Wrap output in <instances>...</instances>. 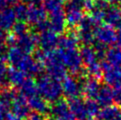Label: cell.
<instances>
[{"instance_id":"cell-1","label":"cell","mask_w":121,"mask_h":120,"mask_svg":"<svg viewBox=\"0 0 121 120\" xmlns=\"http://www.w3.org/2000/svg\"><path fill=\"white\" fill-rule=\"evenodd\" d=\"M38 92L45 100L49 102L58 101L60 95L62 94V85L59 81L53 79L49 75H43L39 77L37 81Z\"/></svg>"},{"instance_id":"cell-2","label":"cell","mask_w":121,"mask_h":120,"mask_svg":"<svg viewBox=\"0 0 121 120\" xmlns=\"http://www.w3.org/2000/svg\"><path fill=\"white\" fill-rule=\"evenodd\" d=\"M43 64L46 67L48 75L53 79L59 81L63 80L66 77V67L60 60L57 50L45 51V58Z\"/></svg>"},{"instance_id":"cell-3","label":"cell","mask_w":121,"mask_h":120,"mask_svg":"<svg viewBox=\"0 0 121 120\" xmlns=\"http://www.w3.org/2000/svg\"><path fill=\"white\" fill-rule=\"evenodd\" d=\"M60 60L64 64V66L68 68L69 71L73 74L80 73L82 59L80 56V52L77 49H71V50H57Z\"/></svg>"},{"instance_id":"cell-4","label":"cell","mask_w":121,"mask_h":120,"mask_svg":"<svg viewBox=\"0 0 121 120\" xmlns=\"http://www.w3.org/2000/svg\"><path fill=\"white\" fill-rule=\"evenodd\" d=\"M102 71L104 72V80L108 86L121 87V67L111 66L106 60L101 64Z\"/></svg>"},{"instance_id":"cell-5","label":"cell","mask_w":121,"mask_h":120,"mask_svg":"<svg viewBox=\"0 0 121 120\" xmlns=\"http://www.w3.org/2000/svg\"><path fill=\"white\" fill-rule=\"evenodd\" d=\"M94 37L97 39V42L102 43L104 45L113 44L117 41V33H116L112 26H109L107 24L98 25L94 28Z\"/></svg>"},{"instance_id":"cell-6","label":"cell","mask_w":121,"mask_h":120,"mask_svg":"<svg viewBox=\"0 0 121 120\" xmlns=\"http://www.w3.org/2000/svg\"><path fill=\"white\" fill-rule=\"evenodd\" d=\"M36 45H39V36L36 34L25 33L21 36H16V44L23 52L30 53L35 49Z\"/></svg>"},{"instance_id":"cell-7","label":"cell","mask_w":121,"mask_h":120,"mask_svg":"<svg viewBox=\"0 0 121 120\" xmlns=\"http://www.w3.org/2000/svg\"><path fill=\"white\" fill-rule=\"evenodd\" d=\"M12 113L16 115L20 119L26 118L29 116V106L26 102V97L23 96L22 94H16L14 98V101L12 103Z\"/></svg>"},{"instance_id":"cell-8","label":"cell","mask_w":121,"mask_h":120,"mask_svg":"<svg viewBox=\"0 0 121 120\" xmlns=\"http://www.w3.org/2000/svg\"><path fill=\"white\" fill-rule=\"evenodd\" d=\"M65 22H66V17H65V12H64L63 9L50 13V18H49L50 30L53 31L54 33L57 34L62 32L64 30V27H65Z\"/></svg>"},{"instance_id":"cell-9","label":"cell","mask_w":121,"mask_h":120,"mask_svg":"<svg viewBox=\"0 0 121 120\" xmlns=\"http://www.w3.org/2000/svg\"><path fill=\"white\" fill-rule=\"evenodd\" d=\"M68 107L70 112L74 115V117L78 120H86L88 117V114L86 112L85 103L82 101L79 97L71 98L69 99Z\"/></svg>"},{"instance_id":"cell-10","label":"cell","mask_w":121,"mask_h":120,"mask_svg":"<svg viewBox=\"0 0 121 120\" xmlns=\"http://www.w3.org/2000/svg\"><path fill=\"white\" fill-rule=\"evenodd\" d=\"M46 10L44 7L39 5H30L27 9L26 20L31 24H37L41 21L46 20Z\"/></svg>"},{"instance_id":"cell-11","label":"cell","mask_w":121,"mask_h":120,"mask_svg":"<svg viewBox=\"0 0 121 120\" xmlns=\"http://www.w3.org/2000/svg\"><path fill=\"white\" fill-rule=\"evenodd\" d=\"M16 15L12 8H4L0 12V29L7 31L16 23Z\"/></svg>"},{"instance_id":"cell-12","label":"cell","mask_w":121,"mask_h":120,"mask_svg":"<svg viewBox=\"0 0 121 120\" xmlns=\"http://www.w3.org/2000/svg\"><path fill=\"white\" fill-rule=\"evenodd\" d=\"M58 44V38L56 33L51 30H47L40 34L39 36V45L45 51L53 50V48Z\"/></svg>"},{"instance_id":"cell-13","label":"cell","mask_w":121,"mask_h":120,"mask_svg":"<svg viewBox=\"0 0 121 120\" xmlns=\"http://www.w3.org/2000/svg\"><path fill=\"white\" fill-rule=\"evenodd\" d=\"M99 88L100 86H99L98 81L92 77V78H87L83 81L81 90L88 99H96Z\"/></svg>"},{"instance_id":"cell-14","label":"cell","mask_w":121,"mask_h":120,"mask_svg":"<svg viewBox=\"0 0 121 120\" xmlns=\"http://www.w3.org/2000/svg\"><path fill=\"white\" fill-rule=\"evenodd\" d=\"M62 91L64 95H66L69 99L78 97L80 92V87L77 81L71 77H65L62 82Z\"/></svg>"},{"instance_id":"cell-15","label":"cell","mask_w":121,"mask_h":120,"mask_svg":"<svg viewBox=\"0 0 121 120\" xmlns=\"http://www.w3.org/2000/svg\"><path fill=\"white\" fill-rule=\"evenodd\" d=\"M96 99H97L99 106H104V107L111 106L112 102L114 101L113 100V90L108 85L101 86L99 88Z\"/></svg>"},{"instance_id":"cell-16","label":"cell","mask_w":121,"mask_h":120,"mask_svg":"<svg viewBox=\"0 0 121 120\" xmlns=\"http://www.w3.org/2000/svg\"><path fill=\"white\" fill-rule=\"evenodd\" d=\"M98 116L100 120H121V110L117 106L111 105L99 111Z\"/></svg>"},{"instance_id":"cell-17","label":"cell","mask_w":121,"mask_h":120,"mask_svg":"<svg viewBox=\"0 0 121 120\" xmlns=\"http://www.w3.org/2000/svg\"><path fill=\"white\" fill-rule=\"evenodd\" d=\"M104 21L109 26H117L121 21V9L119 7H109L105 11Z\"/></svg>"},{"instance_id":"cell-18","label":"cell","mask_w":121,"mask_h":120,"mask_svg":"<svg viewBox=\"0 0 121 120\" xmlns=\"http://www.w3.org/2000/svg\"><path fill=\"white\" fill-rule=\"evenodd\" d=\"M28 106H29V108H31L34 111V112L39 113V114L40 113H45V112H47V110L49 109L46 101L43 99L42 97H39L37 95L29 98Z\"/></svg>"},{"instance_id":"cell-19","label":"cell","mask_w":121,"mask_h":120,"mask_svg":"<svg viewBox=\"0 0 121 120\" xmlns=\"http://www.w3.org/2000/svg\"><path fill=\"white\" fill-rule=\"evenodd\" d=\"M20 86H21L20 87L21 94L25 97L31 98L33 96H35L37 94V92H38L37 83L33 79L29 78V77H27V78L24 80V82L21 84Z\"/></svg>"},{"instance_id":"cell-20","label":"cell","mask_w":121,"mask_h":120,"mask_svg":"<svg viewBox=\"0 0 121 120\" xmlns=\"http://www.w3.org/2000/svg\"><path fill=\"white\" fill-rule=\"evenodd\" d=\"M7 78L11 84L15 85V86H20L27 77L25 72L17 69V68H10L7 70Z\"/></svg>"},{"instance_id":"cell-21","label":"cell","mask_w":121,"mask_h":120,"mask_svg":"<svg viewBox=\"0 0 121 120\" xmlns=\"http://www.w3.org/2000/svg\"><path fill=\"white\" fill-rule=\"evenodd\" d=\"M16 93L13 90L5 89L0 92V108L4 111H7L12 106V103L14 101Z\"/></svg>"},{"instance_id":"cell-22","label":"cell","mask_w":121,"mask_h":120,"mask_svg":"<svg viewBox=\"0 0 121 120\" xmlns=\"http://www.w3.org/2000/svg\"><path fill=\"white\" fill-rule=\"evenodd\" d=\"M78 42H79L78 36H76L75 34H69V35L60 38L58 40V45L60 49L62 50H71V49H76Z\"/></svg>"},{"instance_id":"cell-23","label":"cell","mask_w":121,"mask_h":120,"mask_svg":"<svg viewBox=\"0 0 121 120\" xmlns=\"http://www.w3.org/2000/svg\"><path fill=\"white\" fill-rule=\"evenodd\" d=\"M79 52H80L82 62L84 64H86L87 66L91 65V64H93L95 62H97L96 61L97 55H96V52H95L94 48H91V47L86 45L84 47H82Z\"/></svg>"},{"instance_id":"cell-24","label":"cell","mask_w":121,"mask_h":120,"mask_svg":"<svg viewBox=\"0 0 121 120\" xmlns=\"http://www.w3.org/2000/svg\"><path fill=\"white\" fill-rule=\"evenodd\" d=\"M24 55H25V53L20 48H18L17 46H12L8 49L7 59H8V61H9V63H11L12 65L16 67L19 64V62L22 60Z\"/></svg>"},{"instance_id":"cell-25","label":"cell","mask_w":121,"mask_h":120,"mask_svg":"<svg viewBox=\"0 0 121 120\" xmlns=\"http://www.w3.org/2000/svg\"><path fill=\"white\" fill-rule=\"evenodd\" d=\"M106 61L111 66L121 65V50L120 48H111L106 53Z\"/></svg>"},{"instance_id":"cell-26","label":"cell","mask_w":121,"mask_h":120,"mask_svg":"<svg viewBox=\"0 0 121 120\" xmlns=\"http://www.w3.org/2000/svg\"><path fill=\"white\" fill-rule=\"evenodd\" d=\"M68 112H69L68 103H66V102H64L62 100H58L54 102L53 106L51 107V113L57 118L63 116V115H65Z\"/></svg>"},{"instance_id":"cell-27","label":"cell","mask_w":121,"mask_h":120,"mask_svg":"<svg viewBox=\"0 0 121 120\" xmlns=\"http://www.w3.org/2000/svg\"><path fill=\"white\" fill-rule=\"evenodd\" d=\"M66 12H67L65 15L66 22L68 23V25H70V26H74L76 24H79L84 17L82 11L71 10V11H66Z\"/></svg>"},{"instance_id":"cell-28","label":"cell","mask_w":121,"mask_h":120,"mask_svg":"<svg viewBox=\"0 0 121 120\" xmlns=\"http://www.w3.org/2000/svg\"><path fill=\"white\" fill-rule=\"evenodd\" d=\"M43 7L45 10L52 13L57 10L63 9V0H44Z\"/></svg>"},{"instance_id":"cell-29","label":"cell","mask_w":121,"mask_h":120,"mask_svg":"<svg viewBox=\"0 0 121 120\" xmlns=\"http://www.w3.org/2000/svg\"><path fill=\"white\" fill-rule=\"evenodd\" d=\"M85 108L88 116H95L99 114V104L95 99H87L85 102Z\"/></svg>"},{"instance_id":"cell-30","label":"cell","mask_w":121,"mask_h":120,"mask_svg":"<svg viewBox=\"0 0 121 120\" xmlns=\"http://www.w3.org/2000/svg\"><path fill=\"white\" fill-rule=\"evenodd\" d=\"M27 9L28 8L22 3H18L16 4L14 7V12L16 15V18L19 19L20 21H24L27 18Z\"/></svg>"},{"instance_id":"cell-31","label":"cell","mask_w":121,"mask_h":120,"mask_svg":"<svg viewBox=\"0 0 121 120\" xmlns=\"http://www.w3.org/2000/svg\"><path fill=\"white\" fill-rule=\"evenodd\" d=\"M84 8V0H70L66 4V11L78 10L82 11Z\"/></svg>"},{"instance_id":"cell-32","label":"cell","mask_w":121,"mask_h":120,"mask_svg":"<svg viewBox=\"0 0 121 120\" xmlns=\"http://www.w3.org/2000/svg\"><path fill=\"white\" fill-rule=\"evenodd\" d=\"M12 30L14 32V35L15 36H21L23 34L26 33L27 31V24L24 22V21H19L13 25L12 27Z\"/></svg>"},{"instance_id":"cell-33","label":"cell","mask_w":121,"mask_h":120,"mask_svg":"<svg viewBox=\"0 0 121 120\" xmlns=\"http://www.w3.org/2000/svg\"><path fill=\"white\" fill-rule=\"evenodd\" d=\"M87 70H88V73L90 75L93 76V78H98V77H100L101 74H102V68H101V65L100 64H98L97 62H95L91 65L87 66Z\"/></svg>"},{"instance_id":"cell-34","label":"cell","mask_w":121,"mask_h":120,"mask_svg":"<svg viewBox=\"0 0 121 120\" xmlns=\"http://www.w3.org/2000/svg\"><path fill=\"white\" fill-rule=\"evenodd\" d=\"M113 100L121 105V87H117L113 90Z\"/></svg>"},{"instance_id":"cell-35","label":"cell","mask_w":121,"mask_h":120,"mask_svg":"<svg viewBox=\"0 0 121 120\" xmlns=\"http://www.w3.org/2000/svg\"><path fill=\"white\" fill-rule=\"evenodd\" d=\"M95 3L94 0H84V8L87 10H93L95 8Z\"/></svg>"},{"instance_id":"cell-36","label":"cell","mask_w":121,"mask_h":120,"mask_svg":"<svg viewBox=\"0 0 121 120\" xmlns=\"http://www.w3.org/2000/svg\"><path fill=\"white\" fill-rule=\"evenodd\" d=\"M7 52H8V49L6 48V46L3 43H0V58H3L5 56L7 57Z\"/></svg>"},{"instance_id":"cell-37","label":"cell","mask_w":121,"mask_h":120,"mask_svg":"<svg viewBox=\"0 0 121 120\" xmlns=\"http://www.w3.org/2000/svg\"><path fill=\"white\" fill-rule=\"evenodd\" d=\"M58 120H76V118L74 117V115H73L70 111H69L68 113H66L65 115H63V116L59 117Z\"/></svg>"},{"instance_id":"cell-38","label":"cell","mask_w":121,"mask_h":120,"mask_svg":"<svg viewBox=\"0 0 121 120\" xmlns=\"http://www.w3.org/2000/svg\"><path fill=\"white\" fill-rule=\"evenodd\" d=\"M28 120H44L43 117L39 113H36V112H33L32 114H29L28 116Z\"/></svg>"},{"instance_id":"cell-39","label":"cell","mask_w":121,"mask_h":120,"mask_svg":"<svg viewBox=\"0 0 121 120\" xmlns=\"http://www.w3.org/2000/svg\"><path fill=\"white\" fill-rule=\"evenodd\" d=\"M5 120H22L20 119L19 117H17L16 115H14L12 112H8L5 116Z\"/></svg>"},{"instance_id":"cell-40","label":"cell","mask_w":121,"mask_h":120,"mask_svg":"<svg viewBox=\"0 0 121 120\" xmlns=\"http://www.w3.org/2000/svg\"><path fill=\"white\" fill-rule=\"evenodd\" d=\"M6 71H7L6 65L3 63V61H1V60H0V76L4 75V73H5Z\"/></svg>"},{"instance_id":"cell-41","label":"cell","mask_w":121,"mask_h":120,"mask_svg":"<svg viewBox=\"0 0 121 120\" xmlns=\"http://www.w3.org/2000/svg\"><path fill=\"white\" fill-rule=\"evenodd\" d=\"M27 1L29 2L30 5H38L41 2V0H27Z\"/></svg>"},{"instance_id":"cell-42","label":"cell","mask_w":121,"mask_h":120,"mask_svg":"<svg viewBox=\"0 0 121 120\" xmlns=\"http://www.w3.org/2000/svg\"><path fill=\"white\" fill-rule=\"evenodd\" d=\"M6 111H4L3 109L0 108V120H4L5 119V116H6Z\"/></svg>"},{"instance_id":"cell-43","label":"cell","mask_w":121,"mask_h":120,"mask_svg":"<svg viewBox=\"0 0 121 120\" xmlns=\"http://www.w3.org/2000/svg\"><path fill=\"white\" fill-rule=\"evenodd\" d=\"M7 3H8V0H0V8H5Z\"/></svg>"},{"instance_id":"cell-44","label":"cell","mask_w":121,"mask_h":120,"mask_svg":"<svg viewBox=\"0 0 121 120\" xmlns=\"http://www.w3.org/2000/svg\"><path fill=\"white\" fill-rule=\"evenodd\" d=\"M116 27H117V29H118L117 36H120V37H121V21H120V22H119V24H118V25H117V26H116Z\"/></svg>"},{"instance_id":"cell-45","label":"cell","mask_w":121,"mask_h":120,"mask_svg":"<svg viewBox=\"0 0 121 120\" xmlns=\"http://www.w3.org/2000/svg\"><path fill=\"white\" fill-rule=\"evenodd\" d=\"M19 1H21V0H8V2H11V3H16Z\"/></svg>"},{"instance_id":"cell-46","label":"cell","mask_w":121,"mask_h":120,"mask_svg":"<svg viewBox=\"0 0 121 120\" xmlns=\"http://www.w3.org/2000/svg\"><path fill=\"white\" fill-rule=\"evenodd\" d=\"M113 1H117V2H121V0H113Z\"/></svg>"},{"instance_id":"cell-47","label":"cell","mask_w":121,"mask_h":120,"mask_svg":"<svg viewBox=\"0 0 121 120\" xmlns=\"http://www.w3.org/2000/svg\"><path fill=\"white\" fill-rule=\"evenodd\" d=\"M98 1H107V0H98Z\"/></svg>"},{"instance_id":"cell-48","label":"cell","mask_w":121,"mask_h":120,"mask_svg":"<svg viewBox=\"0 0 121 120\" xmlns=\"http://www.w3.org/2000/svg\"><path fill=\"white\" fill-rule=\"evenodd\" d=\"M0 85H1V80H0Z\"/></svg>"},{"instance_id":"cell-49","label":"cell","mask_w":121,"mask_h":120,"mask_svg":"<svg viewBox=\"0 0 121 120\" xmlns=\"http://www.w3.org/2000/svg\"><path fill=\"white\" fill-rule=\"evenodd\" d=\"M48 120H54V119H48Z\"/></svg>"},{"instance_id":"cell-50","label":"cell","mask_w":121,"mask_h":120,"mask_svg":"<svg viewBox=\"0 0 121 120\" xmlns=\"http://www.w3.org/2000/svg\"><path fill=\"white\" fill-rule=\"evenodd\" d=\"M90 120H95V119H90ZM96 120H97V119H96Z\"/></svg>"},{"instance_id":"cell-51","label":"cell","mask_w":121,"mask_h":120,"mask_svg":"<svg viewBox=\"0 0 121 120\" xmlns=\"http://www.w3.org/2000/svg\"><path fill=\"white\" fill-rule=\"evenodd\" d=\"M63 1H64V0H63ZM68 1H70V0H68Z\"/></svg>"}]
</instances>
